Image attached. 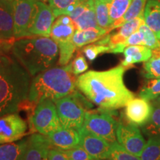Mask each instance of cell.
Listing matches in <instances>:
<instances>
[{"label": "cell", "instance_id": "obj_1", "mask_svg": "<svg viewBox=\"0 0 160 160\" xmlns=\"http://www.w3.org/2000/svg\"><path fill=\"white\" fill-rule=\"evenodd\" d=\"M121 65L107 71H90L77 79V87L85 97L100 109L114 111L125 107L134 98L126 87Z\"/></svg>", "mask_w": 160, "mask_h": 160}, {"label": "cell", "instance_id": "obj_2", "mask_svg": "<svg viewBox=\"0 0 160 160\" xmlns=\"http://www.w3.org/2000/svg\"><path fill=\"white\" fill-rule=\"evenodd\" d=\"M77 87L76 76L71 63L62 67H54L35 76L32 80L26 99L28 107L34 110L41 100L53 101L71 94Z\"/></svg>", "mask_w": 160, "mask_h": 160}, {"label": "cell", "instance_id": "obj_3", "mask_svg": "<svg viewBox=\"0 0 160 160\" xmlns=\"http://www.w3.org/2000/svg\"><path fill=\"white\" fill-rule=\"evenodd\" d=\"M11 51L18 62L31 77L51 68L57 62L59 52L54 40L43 37L17 39Z\"/></svg>", "mask_w": 160, "mask_h": 160}, {"label": "cell", "instance_id": "obj_4", "mask_svg": "<svg viewBox=\"0 0 160 160\" xmlns=\"http://www.w3.org/2000/svg\"><path fill=\"white\" fill-rule=\"evenodd\" d=\"M31 77L16 60L0 72V117L17 113L28 98Z\"/></svg>", "mask_w": 160, "mask_h": 160}, {"label": "cell", "instance_id": "obj_5", "mask_svg": "<svg viewBox=\"0 0 160 160\" xmlns=\"http://www.w3.org/2000/svg\"><path fill=\"white\" fill-rule=\"evenodd\" d=\"M53 102L63 127L77 130L82 127L87 112L86 109L91 105L79 92L75 91L71 94Z\"/></svg>", "mask_w": 160, "mask_h": 160}, {"label": "cell", "instance_id": "obj_6", "mask_svg": "<svg viewBox=\"0 0 160 160\" xmlns=\"http://www.w3.org/2000/svg\"><path fill=\"white\" fill-rule=\"evenodd\" d=\"M111 111L103 109H100L99 111H87L82 127L111 145L117 141L119 122L111 114Z\"/></svg>", "mask_w": 160, "mask_h": 160}, {"label": "cell", "instance_id": "obj_7", "mask_svg": "<svg viewBox=\"0 0 160 160\" xmlns=\"http://www.w3.org/2000/svg\"><path fill=\"white\" fill-rule=\"evenodd\" d=\"M31 121L35 131L45 136L62 126L54 102L50 99H42L37 104Z\"/></svg>", "mask_w": 160, "mask_h": 160}, {"label": "cell", "instance_id": "obj_8", "mask_svg": "<svg viewBox=\"0 0 160 160\" xmlns=\"http://www.w3.org/2000/svg\"><path fill=\"white\" fill-rule=\"evenodd\" d=\"M14 37H31L30 28L38 11V0H13Z\"/></svg>", "mask_w": 160, "mask_h": 160}, {"label": "cell", "instance_id": "obj_9", "mask_svg": "<svg viewBox=\"0 0 160 160\" xmlns=\"http://www.w3.org/2000/svg\"><path fill=\"white\" fill-rule=\"evenodd\" d=\"M117 142L130 153L140 157L146 145L139 127L119 122L117 130Z\"/></svg>", "mask_w": 160, "mask_h": 160}, {"label": "cell", "instance_id": "obj_10", "mask_svg": "<svg viewBox=\"0 0 160 160\" xmlns=\"http://www.w3.org/2000/svg\"><path fill=\"white\" fill-rule=\"evenodd\" d=\"M26 122L17 113L0 117V144L15 142L27 132Z\"/></svg>", "mask_w": 160, "mask_h": 160}, {"label": "cell", "instance_id": "obj_11", "mask_svg": "<svg viewBox=\"0 0 160 160\" xmlns=\"http://www.w3.org/2000/svg\"><path fill=\"white\" fill-rule=\"evenodd\" d=\"M80 146L94 159H109L111 144L82 127L79 130Z\"/></svg>", "mask_w": 160, "mask_h": 160}, {"label": "cell", "instance_id": "obj_12", "mask_svg": "<svg viewBox=\"0 0 160 160\" xmlns=\"http://www.w3.org/2000/svg\"><path fill=\"white\" fill-rule=\"evenodd\" d=\"M152 112V105L148 100L133 98L125 106V117L128 123L142 127L148 121Z\"/></svg>", "mask_w": 160, "mask_h": 160}, {"label": "cell", "instance_id": "obj_13", "mask_svg": "<svg viewBox=\"0 0 160 160\" xmlns=\"http://www.w3.org/2000/svg\"><path fill=\"white\" fill-rule=\"evenodd\" d=\"M54 19L53 9L43 2L38 1L37 13L29 30L31 37H49Z\"/></svg>", "mask_w": 160, "mask_h": 160}, {"label": "cell", "instance_id": "obj_14", "mask_svg": "<svg viewBox=\"0 0 160 160\" xmlns=\"http://www.w3.org/2000/svg\"><path fill=\"white\" fill-rule=\"evenodd\" d=\"M52 148L60 150H69L80 145L79 131L75 128H65L62 125L47 136Z\"/></svg>", "mask_w": 160, "mask_h": 160}, {"label": "cell", "instance_id": "obj_15", "mask_svg": "<svg viewBox=\"0 0 160 160\" xmlns=\"http://www.w3.org/2000/svg\"><path fill=\"white\" fill-rule=\"evenodd\" d=\"M52 148L47 136L34 133L28 139L23 160H48V153Z\"/></svg>", "mask_w": 160, "mask_h": 160}, {"label": "cell", "instance_id": "obj_16", "mask_svg": "<svg viewBox=\"0 0 160 160\" xmlns=\"http://www.w3.org/2000/svg\"><path fill=\"white\" fill-rule=\"evenodd\" d=\"M76 30L75 24L69 16L62 15L52 25L51 36L58 46L73 42V37Z\"/></svg>", "mask_w": 160, "mask_h": 160}, {"label": "cell", "instance_id": "obj_17", "mask_svg": "<svg viewBox=\"0 0 160 160\" xmlns=\"http://www.w3.org/2000/svg\"><path fill=\"white\" fill-rule=\"evenodd\" d=\"M0 37L5 39H16L13 2L10 0L0 1Z\"/></svg>", "mask_w": 160, "mask_h": 160}, {"label": "cell", "instance_id": "obj_18", "mask_svg": "<svg viewBox=\"0 0 160 160\" xmlns=\"http://www.w3.org/2000/svg\"><path fill=\"white\" fill-rule=\"evenodd\" d=\"M144 22H145L144 13H142L136 19L128 22L122 25L117 33H113V34H110L109 42L108 44V46H109L111 48L110 53L115 46L123 44L130 36L137 31Z\"/></svg>", "mask_w": 160, "mask_h": 160}, {"label": "cell", "instance_id": "obj_19", "mask_svg": "<svg viewBox=\"0 0 160 160\" xmlns=\"http://www.w3.org/2000/svg\"><path fill=\"white\" fill-rule=\"evenodd\" d=\"M123 53L125 59L121 65L127 68L135 63L148 61L152 56V50L145 45H131L125 48Z\"/></svg>", "mask_w": 160, "mask_h": 160}, {"label": "cell", "instance_id": "obj_20", "mask_svg": "<svg viewBox=\"0 0 160 160\" xmlns=\"http://www.w3.org/2000/svg\"><path fill=\"white\" fill-rule=\"evenodd\" d=\"M145 23L160 40V1L148 0L144 10Z\"/></svg>", "mask_w": 160, "mask_h": 160}, {"label": "cell", "instance_id": "obj_21", "mask_svg": "<svg viewBox=\"0 0 160 160\" xmlns=\"http://www.w3.org/2000/svg\"><path fill=\"white\" fill-rule=\"evenodd\" d=\"M108 33L107 30L102 28L87 29L84 31L76 30L73 37V43L74 44L77 49L82 48L85 45L97 42Z\"/></svg>", "mask_w": 160, "mask_h": 160}, {"label": "cell", "instance_id": "obj_22", "mask_svg": "<svg viewBox=\"0 0 160 160\" xmlns=\"http://www.w3.org/2000/svg\"><path fill=\"white\" fill-rule=\"evenodd\" d=\"M28 139L17 142L0 144V160H23Z\"/></svg>", "mask_w": 160, "mask_h": 160}, {"label": "cell", "instance_id": "obj_23", "mask_svg": "<svg viewBox=\"0 0 160 160\" xmlns=\"http://www.w3.org/2000/svg\"><path fill=\"white\" fill-rule=\"evenodd\" d=\"M73 22L77 30L80 31L100 28L98 25L96 16L94 0H88L86 9L73 21Z\"/></svg>", "mask_w": 160, "mask_h": 160}, {"label": "cell", "instance_id": "obj_24", "mask_svg": "<svg viewBox=\"0 0 160 160\" xmlns=\"http://www.w3.org/2000/svg\"><path fill=\"white\" fill-rule=\"evenodd\" d=\"M145 4L146 0H132L131 5H130L129 8H128L127 11L125 12L123 17L110 26L109 28L107 30L108 33H109V32H111L112 30L120 28L125 23L136 19L137 17L144 13Z\"/></svg>", "mask_w": 160, "mask_h": 160}, {"label": "cell", "instance_id": "obj_25", "mask_svg": "<svg viewBox=\"0 0 160 160\" xmlns=\"http://www.w3.org/2000/svg\"><path fill=\"white\" fill-rule=\"evenodd\" d=\"M151 117L142 127V132L147 137H160V103L157 99L152 101Z\"/></svg>", "mask_w": 160, "mask_h": 160}, {"label": "cell", "instance_id": "obj_26", "mask_svg": "<svg viewBox=\"0 0 160 160\" xmlns=\"http://www.w3.org/2000/svg\"><path fill=\"white\" fill-rule=\"evenodd\" d=\"M144 77L147 79L160 78V48L152 50V56L143 65Z\"/></svg>", "mask_w": 160, "mask_h": 160}, {"label": "cell", "instance_id": "obj_27", "mask_svg": "<svg viewBox=\"0 0 160 160\" xmlns=\"http://www.w3.org/2000/svg\"><path fill=\"white\" fill-rule=\"evenodd\" d=\"M111 0H94L95 11L98 25L108 30L111 26L109 17V7Z\"/></svg>", "mask_w": 160, "mask_h": 160}, {"label": "cell", "instance_id": "obj_28", "mask_svg": "<svg viewBox=\"0 0 160 160\" xmlns=\"http://www.w3.org/2000/svg\"><path fill=\"white\" fill-rule=\"evenodd\" d=\"M141 160H160V137H150L140 156Z\"/></svg>", "mask_w": 160, "mask_h": 160}, {"label": "cell", "instance_id": "obj_29", "mask_svg": "<svg viewBox=\"0 0 160 160\" xmlns=\"http://www.w3.org/2000/svg\"><path fill=\"white\" fill-rule=\"evenodd\" d=\"M132 0H112L109 7L111 25L123 17L131 5Z\"/></svg>", "mask_w": 160, "mask_h": 160}, {"label": "cell", "instance_id": "obj_30", "mask_svg": "<svg viewBox=\"0 0 160 160\" xmlns=\"http://www.w3.org/2000/svg\"><path fill=\"white\" fill-rule=\"evenodd\" d=\"M139 97L148 101H153L160 97V78L148 79L139 92Z\"/></svg>", "mask_w": 160, "mask_h": 160}, {"label": "cell", "instance_id": "obj_31", "mask_svg": "<svg viewBox=\"0 0 160 160\" xmlns=\"http://www.w3.org/2000/svg\"><path fill=\"white\" fill-rule=\"evenodd\" d=\"M110 160H141L139 157L130 153L118 142L111 145Z\"/></svg>", "mask_w": 160, "mask_h": 160}, {"label": "cell", "instance_id": "obj_32", "mask_svg": "<svg viewBox=\"0 0 160 160\" xmlns=\"http://www.w3.org/2000/svg\"><path fill=\"white\" fill-rule=\"evenodd\" d=\"M138 31L142 36L145 46H147L151 50L160 48V40L158 39L155 33L151 31L148 26L146 25L145 22L142 24Z\"/></svg>", "mask_w": 160, "mask_h": 160}, {"label": "cell", "instance_id": "obj_33", "mask_svg": "<svg viewBox=\"0 0 160 160\" xmlns=\"http://www.w3.org/2000/svg\"><path fill=\"white\" fill-rule=\"evenodd\" d=\"M110 51L111 48L109 46L99 45L97 43L87 45V46H85L82 48L84 54L90 62L93 61L101 53H110Z\"/></svg>", "mask_w": 160, "mask_h": 160}, {"label": "cell", "instance_id": "obj_34", "mask_svg": "<svg viewBox=\"0 0 160 160\" xmlns=\"http://www.w3.org/2000/svg\"><path fill=\"white\" fill-rule=\"evenodd\" d=\"M70 160H92L94 159L83 148L82 146H77L69 150H62Z\"/></svg>", "mask_w": 160, "mask_h": 160}, {"label": "cell", "instance_id": "obj_35", "mask_svg": "<svg viewBox=\"0 0 160 160\" xmlns=\"http://www.w3.org/2000/svg\"><path fill=\"white\" fill-rule=\"evenodd\" d=\"M72 71L75 76H79L87 71L88 69V65L85 58L82 55L78 53L71 62Z\"/></svg>", "mask_w": 160, "mask_h": 160}, {"label": "cell", "instance_id": "obj_36", "mask_svg": "<svg viewBox=\"0 0 160 160\" xmlns=\"http://www.w3.org/2000/svg\"><path fill=\"white\" fill-rule=\"evenodd\" d=\"M86 0H48L49 6L53 11H62L71 5H77Z\"/></svg>", "mask_w": 160, "mask_h": 160}, {"label": "cell", "instance_id": "obj_37", "mask_svg": "<svg viewBox=\"0 0 160 160\" xmlns=\"http://www.w3.org/2000/svg\"><path fill=\"white\" fill-rule=\"evenodd\" d=\"M131 45H145L144 39L141 33L139 31H136L128 38L127 40L123 43L124 48Z\"/></svg>", "mask_w": 160, "mask_h": 160}, {"label": "cell", "instance_id": "obj_38", "mask_svg": "<svg viewBox=\"0 0 160 160\" xmlns=\"http://www.w3.org/2000/svg\"><path fill=\"white\" fill-rule=\"evenodd\" d=\"M48 160H70L62 150L51 148L48 153Z\"/></svg>", "mask_w": 160, "mask_h": 160}, {"label": "cell", "instance_id": "obj_39", "mask_svg": "<svg viewBox=\"0 0 160 160\" xmlns=\"http://www.w3.org/2000/svg\"><path fill=\"white\" fill-rule=\"evenodd\" d=\"M15 60L9 57L7 53L0 51V72L8 68Z\"/></svg>", "mask_w": 160, "mask_h": 160}, {"label": "cell", "instance_id": "obj_40", "mask_svg": "<svg viewBox=\"0 0 160 160\" xmlns=\"http://www.w3.org/2000/svg\"><path fill=\"white\" fill-rule=\"evenodd\" d=\"M17 39H5L0 37V51H2L5 53H8L11 51L13 44Z\"/></svg>", "mask_w": 160, "mask_h": 160}, {"label": "cell", "instance_id": "obj_41", "mask_svg": "<svg viewBox=\"0 0 160 160\" xmlns=\"http://www.w3.org/2000/svg\"><path fill=\"white\" fill-rule=\"evenodd\" d=\"M38 1H41V2H48V0H38Z\"/></svg>", "mask_w": 160, "mask_h": 160}, {"label": "cell", "instance_id": "obj_42", "mask_svg": "<svg viewBox=\"0 0 160 160\" xmlns=\"http://www.w3.org/2000/svg\"><path fill=\"white\" fill-rule=\"evenodd\" d=\"M157 101H158V102H159L160 103V97H158V98H157Z\"/></svg>", "mask_w": 160, "mask_h": 160}, {"label": "cell", "instance_id": "obj_43", "mask_svg": "<svg viewBox=\"0 0 160 160\" xmlns=\"http://www.w3.org/2000/svg\"><path fill=\"white\" fill-rule=\"evenodd\" d=\"M92 160H101V159H92Z\"/></svg>", "mask_w": 160, "mask_h": 160}, {"label": "cell", "instance_id": "obj_44", "mask_svg": "<svg viewBox=\"0 0 160 160\" xmlns=\"http://www.w3.org/2000/svg\"><path fill=\"white\" fill-rule=\"evenodd\" d=\"M0 1H2V0H0ZM10 1H13V0H10Z\"/></svg>", "mask_w": 160, "mask_h": 160}, {"label": "cell", "instance_id": "obj_45", "mask_svg": "<svg viewBox=\"0 0 160 160\" xmlns=\"http://www.w3.org/2000/svg\"><path fill=\"white\" fill-rule=\"evenodd\" d=\"M106 160H110V159H106Z\"/></svg>", "mask_w": 160, "mask_h": 160}, {"label": "cell", "instance_id": "obj_46", "mask_svg": "<svg viewBox=\"0 0 160 160\" xmlns=\"http://www.w3.org/2000/svg\"><path fill=\"white\" fill-rule=\"evenodd\" d=\"M111 1H112V0H111Z\"/></svg>", "mask_w": 160, "mask_h": 160}]
</instances>
